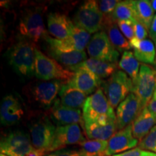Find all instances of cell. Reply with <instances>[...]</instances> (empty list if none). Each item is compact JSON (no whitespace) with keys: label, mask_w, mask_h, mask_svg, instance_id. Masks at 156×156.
I'll return each mask as SVG.
<instances>
[{"label":"cell","mask_w":156,"mask_h":156,"mask_svg":"<svg viewBox=\"0 0 156 156\" xmlns=\"http://www.w3.org/2000/svg\"><path fill=\"white\" fill-rule=\"evenodd\" d=\"M147 107L153 114H155L156 116V87L153 97H152L151 100L150 101Z\"/></svg>","instance_id":"obj_37"},{"label":"cell","mask_w":156,"mask_h":156,"mask_svg":"<svg viewBox=\"0 0 156 156\" xmlns=\"http://www.w3.org/2000/svg\"><path fill=\"white\" fill-rule=\"evenodd\" d=\"M140 99L131 93L117 107L116 122L119 130L132 124L143 110Z\"/></svg>","instance_id":"obj_13"},{"label":"cell","mask_w":156,"mask_h":156,"mask_svg":"<svg viewBox=\"0 0 156 156\" xmlns=\"http://www.w3.org/2000/svg\"><path fill=\"white\" fill-rule=\"evenodd\" d=\"M20 33L32 42H38L46 36L42 15L38 9L29 11L20 21Z\"/></svg>","instance_id":"obj_12"},{"label":"cell","mask_w":156,"mask_h":156,"mask_svg":"<svg viewBox=\"0 0 156 156\" xmlns=\"http://www.w3.org/2000/svg\"><path fill=\"white\" fill-rule=\"evenodd\" d=\"M117 66V64L102 61L94 58H90L83 63L78 64L75 67H70L69 69L70 71H75L77 69L85 68L91 71L101 79L112 76L116 71Z\"/></svg>","instance_id":"obj_22"},{"label":"cell","mask_w":156,"mask_h":156,"mask_svg":"<svg viewBox=\"0 0 156 156\" xmlns=\"http://www.w3.org/2000/svg\"><path fill=\"white\" fill-rule=\"evenodd\" d=\"M83 122H106L116 119L103 88L87 97L83 106Z\"/></svg>","instance_id":"obj_2"},{"label":"cell","mask_w":156,"mask_h":156,"mask_svg":"<svg viewBox=\"0 0 156 156\" xmlns=\"http://www.w3.org/2000/svg\"><path fill=\"white\" fill-rule=\"evenodd\" d=\"M50 116L57 126L78 124V123L84 124L80 110L63 106L59 99H56L51 108Z\"/></svg>","instance_id":"obj_16"},{"label":"cell","mask_w":156,"mask_h":156,"mask_svg":"<svg viewBox=\"0 0 156 156\" xmlns=\"http://www.w3.org/2000/svg\"><path fill=\"white\" fill-rule=\"evenodd\" d=\"M46 156H87L81 149H61L50 153Z\"/></svg>","instance_id":"obj_34"},{"label":"cell","mask_w":156,"mask_h":156,"mask_svg":"<svg viewBox=\"0 0 156 156\" xmlns=\"http://www.w3.org/2000/svg\"><path fill=\"white\" fill-rule=\"evenodd\" d=\"M74 25V23L65 15L50 13L47 17L48 32L58 40H64L69 38L72 34Z\"/></svg>","instance_id":"obj_20"},{"label":"cell","mask_w":156,"mask_h":156,"mask_svg":"<svg viewBox=\"0 0 156 156\" xmlns=\"http://www.w3.org/2000/svg\"><path fill=\"white\" fill-rule=\"evenodd\" d=\"M155 49H156V41L155 42ZM155 66H156V56H155Z\"/></svg>","instance_id":"obj_42"},{"label":"cell","mask_w":156,"mask_h":156,"mask_svg":"<svg viewBox=\"0 0 156 156\" xmlns=\"http://www.w3.org/2000/svg\"><path fill=\"white\" fill-rule=\"evenodd\" d=\"M75 75L67 83L69 86L76 88L87 95L95 93L101 85V79L90 70L80 68L75 70Z\"/></svg>","instance_id":"obj_17"},{"label":"cell","mask_w":156,"mask_h":156,"mask_svg":"<svg viewBox=\"0 0 156 156\" xmlns=\"http://www.w3.org/2000/svg\"><path fill=\"white\" fill-rule=\"evenodd\" d=\"M156 87V70L147 64L140 66L139 75L133 83L132 92L141 101L143 108L147 106Z\"/></svg>","instance_id":"obj_7"},{"label":"cell","mask_w":156,"mask_h":156,"mask_svg":"<svg viewBox=\"0 0 156 156\" xmlns=\"http://www.w3.org/2000/svg\"><path fill=\"white\" fill-rule=\"evenodd\" d=\"M134 4L136 20L143 25L149 31L151 23L155 17L154 9L151 5V1L137 0V1H134Z\"/></svg>","instance_id":"obj_28"},{"label":"cell","mask_w":156,"mask_h":156,"mask_svg":"<svg viewBox=\"0 0 156 156\" xmlns=\"http://www.w3.org/2000/svg\"><path fill=\"white\" fill-rule=\"evenodd\" d=\"M133 23L134 22H131V21H119L117 23L121 32L129 41L135 38Z\"/></svg>","instance_id":"obj_33"},{"label":"cell","mask_w":156,"mask_h":156,"mask_svg":"<svg viewBox=\"0 0 156 156\" xmlns=\"http://www.w3.org/2000/svg\"><path fill=\"white\" fill-rule=\"evenodd\" d=\"M133 24L135 38L139 39V40H145V39H146L148 35L147 29L143 25L138 22L137 20L134 21Z\"/></svg>","instance_id":"obj_35"},{"label":"cell","mask_w":156,"mask_h":156,"mask_svg":"<svg viewBox=\"0 0 156 156\" xmlns=\"http://www.w3.org/2000/svg\"><path fill=\"white\" fill-rule=\"evenodd\" d=\"M47 52L49 56L52 58L64 64L68 68L75 67L87 60L86 53L84 51H73L64 52L56 49V48L48 47Z\"/></svg>","instance_id":"obj_25"},{"label":"cell","mask_w":156,"mask_h":156,"mask_svg":"<svg viewBox=\"0 0 156 156\" xmlns=\"http://www.w3.org/2000/svg\"><path fill=\"white\" fill-rule=\"evenodd\" d=\"M75 73L64 69L54 58L36 49V77L44 81L59 80L66 83L73 77Z\"/></svg>","instance_id":"obj_4"},{"label":"cell","mask_w":156,"mask_h":156,"mask_svg":"<svg viewBox=\"0 0 156 156\" xmlns=\"http://www.w3.org/2000/svg\"><path fill=\"white\" fill-rule=\"evenodd\" d=\"M149 36L151 37L152 40H153L154 41H156V15L154 17L153 20V22L151 23V28L149 29Z\"/></svg>","instance_id":"obj_38"},{"label":"cell","mask_w":156,"mask_h":156,"mask_svg":"<svg viewBox=\"0 0 156 156\" xmlns=\"http://www.w3.org/2000/svg\"><path fill=\"white\" fill-rule=\"evenodd\" d=\"M139 144L132 134V124L119 130L108 140V147L106 151V156H113L133 149Z\"/></svg>","instance_id":"obj_15"},{"label":"cell","mask_w":156,"mask_h":156,"mask_svg":"<svg viewBox=\"0 0 156 156\" xmlns=\"http://www.w3.org/2000/svg\"><path fill=\"white\" fill-rule=\"evenodd\" d=\"M44 38L48 47L64 52L73 51H83L90 41V34L86 30L74 25L71 36L67 39L58 40L47 36Z\"/></svg>","instance_id":"obj_11"},{"label":"cell","mask_w":156,"mask_h":156,"mask_svg":"<svg viewBox=\"0 0 156 156\" xmlns=\"http://www.w3.org/2000/svg\"><path fill=\"white\" fill-rule=\"evenodd\" d=\"M140 149L156 154V125L138 144Z\"/></svg>","instance_id":"obj_31"},{"label":"cell","mask_w":156,"mask_h":156,"mask_svg":"<svg viewBox=\"0 0 156 156\" xmlns=\"http://www.w3.org/2000/svg\"><path fill=\"white\" fill-rule=\"evenodd\" d=\"M91 58L117 64L119 52L114 47L104 31L98 32L91 38L87 47Z\"/></svg>","instance_id":"obj_9"},{"label":"cell","mask_w":156,"mask_h":156,"mask_svg":"<svg viewBox=\"0 0 156 156\" xmlns=\"http://www.w3.org/2000/svg\"><path fill=\"white\" fill-rule=\"evenodd\" d=\"M104 27L106 29L107 35L111 43L119 52L124 53L132 48L129 42L123 36L116 23L106 19Z\"/></svg>","instance_id":"obj_26"},{"label":"cell","mask_w":156,"mask_h":156,"mask_svg":"<svg viewBox=\"0 0 156 156\" xmlns=\"http://www.w3.org/2000/svg\"><path fill=\"white\" fill-rule=\"evenodd\" d=\"M46 153L45 151H41V150H37L34 149L33 151H31L30 153L27 154L25 156H46Z\"/></svg>","instance_id":"obj_39"},{"label":"cell","mask_w":156,"mask_h":156,"mask_svg":"<svg viewBox=\"0 0 156 156\" xmlns=\"http://www.w3.org/2000/svg\"><path fill=\"white\" fill-rule=\"evenodd\" d=\"M24 111L20 101L12 95H8L2 99L0 108V119L4 126H12L21 119Z\"/></svg>","instance_id":"obj_18"},{"label":"cell","mask_w":156,"mask_h":156,"mask_svg":"<svg viewBox=\"0 0 156 156\" xmlns=\"http://www.w3.org/2000/svg\"><path fill=\"white\" fill-rule=\"evenodd\" d=\"M155 124L156 116L147 108V107H145L132 124L133 136L140 141L151 131Z\"/></svg>","instance_id":"obj_23"},{"label":"cell","mask_w":156,"mask_h":156,"mask_svg":"<svg viewBox=\"0 0 156 156\" xmlns=\"http://www.w3.org/2000/svg\"><path fill=\"white\" fill-rule=\"evenodd\" d=\"M64 83L59 80L38 82L30 85L27 95L30 100L38 107L49 108L56 100L62 86Z\"/></svg>","instance_id":"obj_6"},{"label":"cell","mask_w":156,"mask_h":156,"mask_svg":"<svg viewBox=\"0 0 156 156\" xmlns=\"http://www.w3.org/2000/svg\"><path fill=\"white\" fill-rule=\"evenodd\" d=\"M85 140L79 124L56 126L49 153L64 149L69 145H80Z\"/></svg>","instance_id":"obj_14"},{"label":"cell","mask_w":156,"mask_h":156,"mask_svg":"<svg viewBox=\"0 0 156 156\" xmlns=\"http://www.w3.org/2000/svg\"><path fill=\"white\" fill-rule=\"evenodd\" d=\"M104 15L99 8L98 3L94 0L85 2L77 11L73 18L75 26L86 30L90 34L101 30L105 25Z\"/></svg>","instance_id":"obj_3"},{"label":"cell","mask_w":156,"mask_h":156,"mask_svg":"<svg viewBox=\"0 0 156 156\" xmlns=\"http://www.w3.org/2000/svg\"><path fill=\"white\" fill-rule=\"evenodd\" d=\"M56 127L47 117H42L31 124V141L35 149L49 153Z\"/></svg>","instance_id":"obj_8"},{"label":"cell","mask_w":156,"mask_h":156,"mask_svg":"<svg viewBox=\"0 0 156 156\" xmlns=\"http://www.w3.org/2000/svg\"><path fill=\"white\" fill-rule=\"evenodd\" d=\"M83 124L89 140L108 141L118 129L116 119L107 122H84Z\"/></svg>","instance_id":"obj_19"},{"label":"cell","mask_w":156,"mask_h":156,"mask_svg":"<svg viewBox=\"0 0 156 156\" xmlns=\"http://www.w3.org/2000/svg\"><path fill=\"white\" fill-rule=\"evenodd\" d=\"M106 19L114 23H118L119 21H131V22L136 21L134 1L132 0L119 1L112 15L109 17H106Z\"/></svg>","instance_id":"obj_27"},{"label":"cell","mask_w":156,"mask_h":156,"mask_svg":"<svg viewBox=\"0 0 156 156\" xmlns=\"http://www.w3.org/2000/svg\"><path fill=\"white\" fill-rule=\"evenodd\" d=\"M133 82L127 74L116 70L103 84V91L113 108H116L132 92Z\"/></svg>","instance_id":"obj_5"},{"label":"cell","mask_w":156,"mask_h":156,"mask_svg":"<svg viewBox=\"0 0 156 156\" xmlns=\"http://www.w3.org/2000/svg\"><path fill=\"white\" fill-rule=\"evenodd\" d=\"M58 95L63 106L75 109H80L83 107L87 98L85 93L69 86L67 83L62 85Z\"/></svg>","instance_id":"obj_24"},{"label":"cell","mask_w":156,"mask_h":156,"mask_svg":"<svg viewBox=\"0 0 156 156\" xmlns=\"http://www.w3.org/2000/svg\"><path fill=\"white\" fill-rule=\"evenodd\" d=\"M129 44L134 49V55L138 61L145 64H155L156 49L151 40H139L134 38L129 41Z\"/></svg>","instance_id":"obj_21"},{"label":"cell","mask_w":156,"mask_h":156,"mask_svg":"<svg viewBox=\"0 0 156 156\" xmlns=\"http://www.w3.org/2000/svg\"><path fill=\"white\" fill-rule=\"evenodd\" d=\"M145 156H156V154L155 153H151L149 154V155H145Z\"/></svg>","instance_id":"obj_41"},{"label":"cell","mask_w":156,"mask_h":156,"mask_svg":"<svg viewBox=\"0 0 156 156\" xmlns=\"http://www.w3.org/2000/svg\"><path fill=\"white\" fill-rule=\"evenodd\" d=\"M119 2V1L117 0H102L98 2V6L105 17H109L114 12Z\"/></svg>","instance_id":"obj_32"},{"label":"cell","mask_w":156,"mask_h":156,"mask_svg":"<svg viewBox=\"0 0 156 156\" xmlns=\"http://www.w3.org/2000/svg\"><path fill=\"white\" fill-rule=\"evenodd\" d=\"M36 49L30 41L17 43L9 49V63L20 76L30 77L36 75Z\"/></svg>","instance_id":"obj_1"},{"label":"cell","mask_w":156,"mask_h":156,"mask_svg":"<svg viewBox=\"0 0 156 156\" xmlns=\"http://www.w3.org/2000/svg\"><path fill=\"white\" fill-rule=\"evenodd\" d=\"M34 149L30 136L24 132H11L2 137L0 152L7 156H25Z\"/></svg>","instance_id":"obj_10"},{"label":"cell","mask_w":156,"mask_h":156,"mask_svg":"<svg viewBox=\"0 0 156 156\" xmlns=\"http://www.w3.org/2000/svg\"><path fill=\"white\" fill-rule=\"evenodd\" d=\"M151 152L144 151V150L140 149V147H135L133 149L129 150L122 153L117 154L113 156H145L149 155Z\"/></svg>","instance_id":"obj_36"},{"label":"cell","mask_w":156,"mask_h":156,"mask_svg":"<svg viewBox=\"0 0 156 156\" xmlns=\"http://www.w3.org/2000/svg\"><path fill=\"white\" fill-rule=\"evenodd\" d=\"M151 2L154 11H156V0H152V1H151Z\"/></svg>","instance_id":"obj_40"},{"label":"cell","mask_w":156,"mask_h":156,"mask_svg":"<svg viewBox=\"0 0 156 156\" xmlns=\"http://www.w3.org/2000/svg\"><path fill=\"white\" fill-rule=\"evenodd\" d=\"M119 67L124 70L134 83L139 75L140 64L134 56V53L130 51H126L122 54L119 62Z\"/></svg>","instance_id":"obj_29"},{"label":"cell","mask_w":156,"mask_h":156,"mask_svg":"<svg viewBox=\"0 0 156 156\" xmlns=\"http://www.w3.org/2000/svg\"><path fill=\"white\" fill-rule=\"evenodd\" d=\"M80 149L87 156H106V151L108 147V141L98 140H88L79 145Z\"/></svg>","instance_id":"obj_30"},{"label":"cell","mask_w":156,"mask_h":156,"mask_svg":"<svg viewBox=\"0 0 156 156\" xmlns=\"http://www.w3.org/2000/svg\"><path fill=\"white\" fill-rule=\"evenodd\" d=\"M0 156H7V155H5V154H2V153H1V155H0Z\"/></svg>","instance_id":"obj_43"}]
</instances>
